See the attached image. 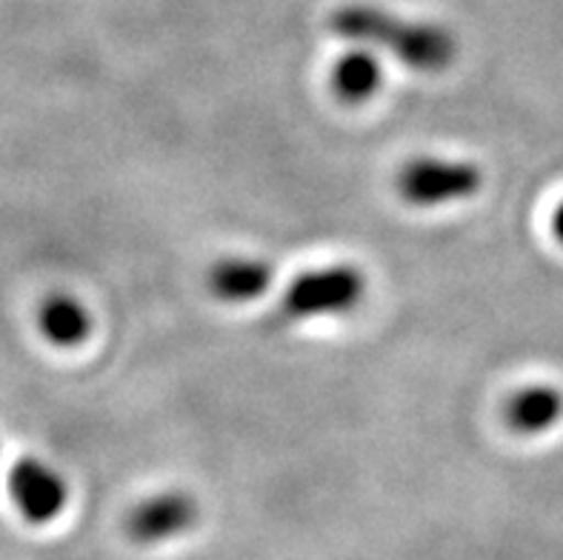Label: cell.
I'll use <instances>...</instances> for the list:
<instances>
[{
  "label": "cell",
  "instance_id": "obj_1",
  "mask_svg": "<svg viewBox=\"0 0 563 560\" xmlns=\"http://www.w3.org/2000/svg\"><path fill=\"white\" fill-rule=\"evenodd\" d=\"M332 32L350 41L380 46L398 57L400 64L418 72H438L455 57V41L441 26L400 21L395 14L369 7H350L332 14Z\"/></svg>",
  "mask_w": 563,
  "mask_h": 560
},
{
  "label": "cell",
  "instance_id": "obj_2",
  "mask_svg": "<svg viewBox=\"0 0 563 560\" xmlns=\"http://www.w3.org/2000/svg\"><path fill=\"white\" fill-rule=\"evenodd\" d=\"M366 295V275L350 263L309 270L286 286L280 300V318L295 320L327 318L352 312Z\"/></svg>",
  "mask_w": 563,
  "mask_h": 560
},
{
  "label": "cell",
  "instance_id": "obj_3",
  "mask_svg": "<svg viewBox=\"0 0 563 560\" xmlns=\"http://www.w3.org/2000/svg\"><path fill=\"white\" fill-rule=\"evenodd\" d=\"M484 172L470 161H443V157H415L398 172L395 189L412 206H443L478 195Z\"/></svg>",
  "mask_w": 563,
  "mask_h": 560
},
{
  "label": "cell",
  "instance_id": "obj_4",
  "mask_svg": "<svg viewBox=\"0 0 563 560\" xmlns=\"http://www.w3.org/2000/svg\"><path fill=\"white\" fill-rule=\"evenodd\" d=\"M195 520H198V504H195L192 495L161 492V495L141 501L135 509L129 512L123 532L141 547H152V543H166V540L189 532Z\"/></svg>",
  "mask_w": 563,
  "mask_h": 560
},
{
  "label": "cell",
  "instance_id": "obj_5",
  "mask_svg": "<svg viewBox=\"0 0 563 560\" xmlns=\"http://www.w3.org/2000/svg\"><path fill=\"white\" fill-rule=\"evenodd\" d=\"M9 495L29 524H49L66 506L64 477L37 458H21L9 472Z\"/></svg>",
  "mask_w": 563,
  "mask_h": 560
},
{
  "label": "cell",
  "instance_id": "obj_6",
  "mask_svg": "<svg viewBox=\"0 0 563 560\" xmlns=\"http://www.w3.org/2000/svg\"><path fill=\"white\" fill-rule=\"evenodd\" d=\"M275 281V270L257 257H229L214 263L209 272V289L218 300L227 304H246L261 298Z\"/></svg>",
  "mask_w": 563,
  "mask_h": 560
},
{
  "label": "cell",
  "instance_id": "obj_7",
  "mask_svg": "<svg viewBox=\"0 0 563 560\" xmlns=\"http://www.w3.org/2000/svg\"><path fill=\"white\" fill-rule=\"evenodd\" d=\"M507 424L521 435H541L563 418V392L547 383H532L507 400Z\"/></svg>",
  "mask_w": 563,
  "mask_h": 560
},
{
  "label": "cell",
  "instance_id": "obj_8",
  "mask_svg": "<svg viewBox=\"0 0 563 560\" xmlns=\"http://www.w3.org/2000/svg\"><path fill=\"white\" fill-rule=\"evenodd\" d=\"M37 327L43 338L55 347L75 349L92 332V315L71 295H49L37 312Z\"/></svg>",
  "mask_w": 563,
  "mask_h": 560
},
{
  "label": "cell",
  "instance_id": "obj_9",
  "mask_svg": "<svg viewBox=\"0 0 563 560\" xmlns=\"http://www.w3.org/2000/svg\"><path fill=\"white\" fill-rule=\"evenodd\" d=\"M332 89L343 103H364L380 89V66L366 52H350L332 69Z\"/></svg>",
  "mask_w": 563,
  "mask_h": 560
},
{
  "label": "cell",
  "instance_id": "obj_10",
  "mask_svg": "<svg viewBox=\"0 0 563 560\" xmlns=\"http://www.w3.org/2000/svg\"><path fill=\"white\" fill-rule=\"evenodd\" d=\"M552 232H555V238H558V241L563 243V204L558 206V209H555V215H552Z\"/></svg>",
  "mask_w": 563,
  "mask_h": 560
}]
</instances>
